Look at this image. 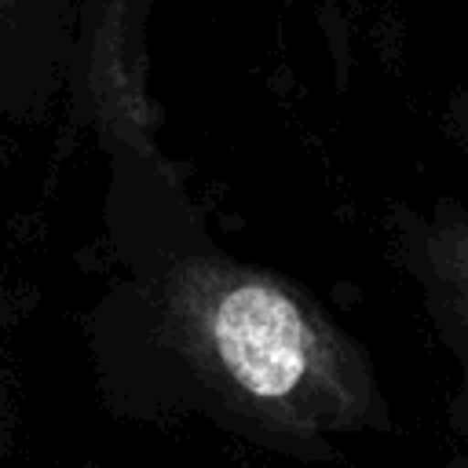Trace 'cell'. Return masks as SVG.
Segmentation results:
<instances>
[{
    "instance_id": "cell-2",
    "label": "cell",
    "mask_w": 468,
    "mask_h": 468,
    "mask_svg": "<svg viewBox=\"0 0 468 468\" xmlns=\"http://www.w3.org/2000/svg\"><path fill=\"white\" fill-rule=\"evenodd\" d=\"M391 252L453 362L446 420L468 442V205L435 197L424 208H399L391 216Z\"/></svg>"
},
{
    "instance_id": "cell-5",
    "label": "cell",
    "mask_w": 468,
    "mask_h": 468,
    "mask_svg": "<svg viewBox=\"0 0 468 468\" xmlns=\"http://www.w3.org/2000/svg\"><path fill=\"white\" fill-rule=\"evenodd\" d=\"M442 468H468V442H461V446L442 461Z\"/></svg>"
},
{
    "instance_id": "cell-4",
    "label": "cell",
    "mask_w": 468,
    "mask_h": 468,
    "mask_svg": "<svg viewBox=\"0 0 468 468\" xmlns=\"http://www.w3.org/2000/svg\"><path fill=\"white\" fill-rule=\"evenodd\" d=\"M18 296L0 282V468H11L15 461V358H11V336L18 322Z\"/></svg>"
},
{
    "instance_id": "cell-6",
    "label": "cell",
    "mask_w": 468,
    "mask_h": 468,
    "mask_svg": "<svg viewBox=\"0 0 468 468\" xmlns=\"http://www.w3.org/2000/svg\"><path fill=\"white\" fill-rule=\"evenodd\" d=\"M453 128H457V132H453V135H457V139H461V143H464V150H468V121H457V124H453Z\"/></svg>"
},
{
    "instance_id": "cell-1",
    "label": "cell",
    "mask_w": 468,
    "mask_h": 468,
    "mask_svg": "<svg viewBox=\"0 0 468 468\" xmlns=\"http://www.w3.org/2000/svg\"><path fill=\"white\" fill-rule=\"evenodd\" d=\"M146 307L205 413L267 450L329 457L391 420L366 347L292 278L190 249L150 274Z\"/></svg>"
},
{
    "instance_id": "cell-3",
    "label": "cell",
    "mask_w": 468,
    "mask_h": 468,
    "mask_svg": "<svg viewBox=\"0 0 468 468\" xmlns=\"http://www.w3.org/2000/svg\"><path fill=\"white\" fill-rule=\"evenodd\" d=\"M77 69L73 0H0V113L33 121Z\"/></svg>"
}]
</instances>
